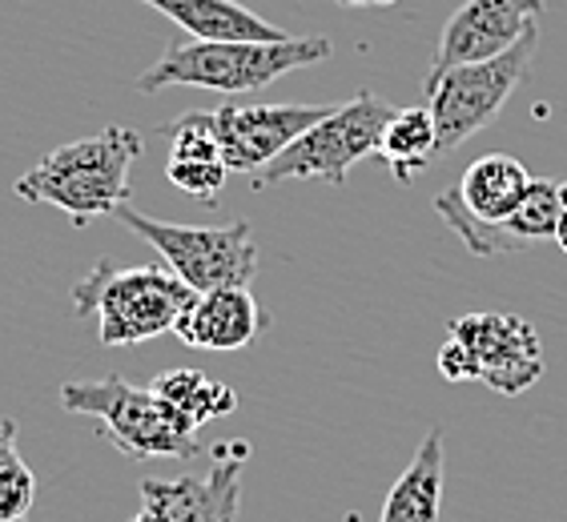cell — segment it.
Listing matches in <instances>:
<instances>
[{
  "mask_svg": "<svg viewBox=\"0 0 567 522\" xmlns=\"http://www.w3.org/2000/svg\"><path fill=\"white\" fill-rule=\"evenodd\" d=\"M527 189H532V174L512 153H487L480 161H471L455 181L458 206L467 209L471 218L492 221V226H503L524 206Z\"/></svg>",
  "mask_w": 567,
  "mask_h": 522,
  "instance_id": "obj_13",
  "label": "cell"
},
{
  "mask_svg": "<svg viewBox=\"0 0 567 522\" xmlns=\"http://www.w3.org/2000/svg\"><path fill=\"white\" fill-rule=\"evenodd\" d=\"M564 209H567V181L532 177V189H527L524 206L503 221V229H507V238H512L519 250H532L535 241H556Z\"/></svg>",
  "mask_w": 567,
  "mask_h": 522,
  "instance_id": "obj_18",
  "label": "cell"
},
{
  "mask_svg": "<svg viewBox=\"0 0 567 522\" xmlns=\"http://www.w3.org/2000/svg\"><path fill=\"white\" fill-rule=\"evenodd\" d=\"M435 153H439V137H435V121H431L426 105L399 109L391 117V125L382 129L379 157L394 174V181H415L419 174H426V165H431Z\"/></svg>",
  "mask_w": 567,
  "mask_h": 522,
  "instance_id": "obj_16",
  "label": "cell"
},
{
  "mask_svg": "<svg viewBox=\"0 0 567 522\" xmlns=\"http://www.w3.org/2000/svg\"><path fill=\"white\" fill-rule=\"evenodd\" d=\"M162 137L169 142V161H221V142H218V129H214V113L189 109V113H182V117L165 121Z\"/></svg>",
  "mask_w": 567,
  "mask_h": 522,
  "instance_id": "obj_20",
  "label": "cell"
},
{
  "mask_svg": "<svg viewBox=\"0 0 567 522\" xmlns=\"http://www.w3.org/2000/svg\"><path fill=\"white\" fill-rule=\"evenodd\" d=\"M142 153V133L130 125H105L93 137L44 153L29 174L17 177L12 194L61 209L76 229H85L93 218H110L130 201V174Z\"/></svg>",
  "mask_w": 567,
  "mask_h": 522,
  "instance_id": "obj_1",
  "label": "cell"
},
{
  "mask_svg": "<svg viewBox=\"0 0 567 522\" xmlns=\"http://www.w3.org/2000/svg\"><path fill=\"white\" fill-rule=\"evenodd\" d=\"M439 374L447 382H480V366L471 358V349L451 334L443 342V349H439Z\"/></svg>",
  "mask_w": 567,
  "mask_h": 522,
  "instance_id": "obj_22",
  "label": "cell"
},
{
  "mask_svg": "<svg viewBox=\"0 0 567 522\" xmlns=\"http://www.w3.org/2000/svg\"><path fill=\"white\" fill-rule=\"evenodd\" d=\"M556 246L567 253V209H564V218H559V229H556Z\"/></svg>",
  "mask_w": 567,
  "mask_h": 522,
  "instance_id": "obj_25",
  "label": "cell"
},
{
  "mask_svg": "<svg viewBox=\"0 0 567 522\" xmlns=\"http://www.w3.org/2000/svg\"><path fill=\"white\" fill-rule=\"evenodd\" d=\"M535 49H539V24L515 49L492 56V61L455 65L447 73L426 76V109L435 121L439 153L458 149V145L471 142L475 133H483L499 117L503 105L512 101V93L527 76Z\"/></svg>",
  "mask_w": 567,
  "mask_h": 522,
  "instance_id": "obj_7",
  "label": "cell"
},
{
  "mask_svg": "<svg viewBox=\"0 0 567 522\" xmlns=\"http://www.w3.org/2000/svg\"><path fill=\"white\" fill-rule=\"evenodd\" d=\"M194 297L197 294L174 270H117L110 258L93 261V270L73 285L76 317L97 322L101 346H142L157 334H174L177 317L186 314Z\"/></svg>",
  "mask_w": 567,
  "mask_h": 522,
  "instance_id": "obj_3",
  "label": "cell"
},
{
  "mask_svg": "<svg viewBox=\"0 0 567 522\" xmlns=\"http://www.w3.org/2000/svg\"><path fill=\"white\" fill-rule=\"evenodd\" d=\"M544 12L547 0H463L439 33L435 61L426 76L507 53L544 21Z\"/></svg>",
  "mask_w": 567,
  "mask_h": 522,
  "instance_id": "obj_8",
  "label": "cell"
},
{
  "mask_svg": "<svg viewBox=\"0 0 567 522\" xmlns=\"http://www.w3.org/2000/svg\"><path fill=\"white\" fill-rule=\"evenodd\" d=\"M113 218L125 229H133L142 241H150L157 258H165V265L194 294H209V290H221V285H250L258 278V246H254L250 221L246 218L202 229L157 221L130 206H121Z\"/></svg>",
  "mask_w": 567,
  "mask_h": 522,
  "instance_id": "obj_5",
  "label": "cell"
},
{
  "mask_svg": "<svg viewBox=\"0 0 567 522\" xmlns=\"http://www.w3.org/2000/svg\"><path fill=\"white\" fill-rule=\"evenodd\" d=\"M165 177L174 181L182 194H189L197 206L214 209L218 206V194L226 186L229 169L221 161H165Z\"/></svg>",
  "mask_w": 567,
  "mask_h": 522,
  "instance_id": "obj_21",
  "label": "cell"
},
{
  "mask_svg": "<svg viewBox=\"0 0 567 522\" xmlns=\"http://www.w3.org/2000/svg\"><path fill=\"white\" fill-rule=\"evenodd\" d=\"M330 113V105H221L214 109L221 161L229 174H262L278 153Z\"/></svg>",
  "mask_w": 567,
  "mask_h": 522,
  "instance_id": "obj_10",
  "label": "cell"
},
{
  "mask_svg": "<svg viewBox=\"0 0 567 522\" xmlns=\"http://www.w3.org/2000/svg\"><path fill=\"white\" fill-rule=\"evenodd\" d=\"M334 4H342V9H386L394 0H334Z\"/></svg>",
  "mask_w": 567,
  "mask_h": 522,
  "instance_id": "obj_23",
  "label": "cell"
},
{
  "mask_svg": "<svg viewBox=\"0 0 567 522\" xmlns=\"http://www.w3.org/2000/svg\"><path fill=\"white\" fill-rule=\"evenodd\" d=\"M334 44L327 36H286V41H186L169 44L157 65L137 76L142 93L174 85L209 88V93H254L278 76L330 61Z\"/></svg>",
  "mask_w": 567,
  "mask_h": 522,
  "instance_id": "obj_2",
  "label": "cell"
},
{
  "mask_svg": "<svg viewBox=\"0 0 567 522\" xmlns=\"http://www.w3.org/2000/svg\"><path fill=\"white\" fill-rule=\"evenodd\" d=\"M150 390L169 403L174 410H182L189 422L202 430L214 418H226V414L238 410V394L229 390L226 382L206 378L202 370H189V366H177V370H165L150 382Z\"/></svg>",
  "mask_w": 567,
  "mask_h": 522,
  "instance_id": "obj_17",
  "label": "cell"
},
{
  "mask_svg": "<svg viewBox=\"0 0 567 522\" xmlns=\"http://www.w3.org/2000/svg\"><path fill=\"white\" fill-rule=\"evenodd\" d=\"M37 499V479L17 455V422L0 418V522H29Z\"/></svg>",
  "mask_w": 567,
  "mask_h": 522,
  "instance_id": "obj_19",
  "label": "cell"
},
{
  "mask_svg": "<svg viewBox=\"0 0 567 522\" xmlns=\"http://www.w3.org/2000/svg\"><path fill=\"white\" fill-rule=\"evenodd\" d=\"M218 450V462L206 479H145L142 507L165 514L169 522H238L241 502V467L250 458V447L234 438Z\"/></svg>",
  "mask_w": 567,
  "mask_h": 522,
  "instance_id": "obj_11",
  "label": "cell"
},
{
  "mask_svg": "<svg viewBox=\"0 0 567 522\" xmlns=\"http://www.w3.org/2000/svg\"><path fill=\"white\" fill-rule=\"evenodd\" d=\"M391 101L374 97L371 88H362L347 105L322 117L315 129H306L290 149H282L266 165L262 174H254V186L270 189L282 186L286 177H318L327 186H342L347 174L367 157H379L382 129L394 117Z\"/></svg>",
  "mask_w": 567,
  "mask_h": 522,
  "instance_id": "obj_6",
  "label": "cell"
},
{
  "mask_svg": "<svg viewBox=\"0 0 567 522\" xmlns=\"http://www.w3.org/2000/svg\"><path fill=\"white\" fill-rule=\"evenodd\" d=\"M130 522H169V519H165V514H157V511H150V507H142V511L133 514Z\"/></svg>",
  "mask_w": 567,
  "mask_h": 522,
  "instance_id": "obj_24",
  "label": "cell"
},
{
  "mask_svg": "<svg viewBox=\"0 0 567 522\" xmlns=\"http://www.w3.org/2000/svg\"><path fill=\"white\" fill-rule=\"evenodd\" d=\"M439 507H443V435L431 430L382 502L379 522H439Z\"/></svg>",
  "mask_w": 567,
  "mask_h": 522,
  "instance_id": "obj_15",
  "label": "cell"
},
{
  "mask_svg": "<svg viewBox=\"0 0 567 522\" xmlns=\"http://www.w3.org/2000/svg\"><path fill=\"white\" fill-rule=\"evenodd\" d=\"M266 330V314L250 285H221L209 294H197L177 317L174 334L194 349H214V354H234L246 349L254 337Z\"/></svg>",
  "mask_w": 567,
  "mask_h": 522,
  "instance_id": "obj_12",
  "label": "cell"
},
{
  "mask_svg": "<svg viewBox=\"0 0 567 522\" xmlns=\"http://www.w3.org/2000/svg\"><path fill=\"white\" fill-rule=\"evenodd\" d=\"M61 406L69 414L93 418L97 430L133 462L150 458H194L202 455L197 426L186 414L162 403L153 390L133 386L130 378L110 374L101 382H65L61 386Z\"/></svg>",
  "mask_w": 567,
  "mask_h": 522,
  "instance_id": "obj_4",
  "label": "cell"
},
{
  "mask_svg": "<svg viewBox=\"0 0 567 522\" xmlns=\"http://www.w3.org/2000/svg\"><path fill=\"white\" fill-rule=\"evenodd\" d=\"M451 337L471 349L483 386L507 398L532 390L547 370L539 334L519 314H463L451 322Z\"/></svg>",
  "mask_w": 567,
  "mask_h": 522,
  "instance_id": "obj_9",
  "label": "cell"
},
{
  "mask_svg": "<svg viewBox=\"0 0 567 522\" xmlns=\"http://www.w3.org/2000/svg\"><path fill=\"white\" fill-rule=\"evenodd\" d=\"M142 4L165 12L194 41H286L290 36L238 0H142Z\"/></svg>",
  "mask_w": 567,
  "mask_h": 522,
  "instance_id": "obj_14",
  "label": "cell"
}]
</instances>
